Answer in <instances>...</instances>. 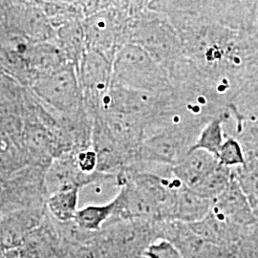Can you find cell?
Here are the masks:
<instances>
[{
    "label": "cell",
    "instance_id": "cell-1",
    "mask_svg": "<svg viewBox=\"0 0 258 258\" xmlns=\"http://www.w3.org/2000/svg\"><path fill=\"white\" fill-rule=\"evenodd\" d=\"M166 17L184 54L214 92L231 103L258 72V42L247 33L188 13Z\"/></svg>",
    "mask_w": 258,
    "mask_h": 258
},
{
    "label": "cell",
    "instance_id": "cell-2",
    "mask_svg": "<svg viewBox=\"0 0 258 258\" xmlns=\"http://www.w3.org/2000/svg\"><path fill=\"white\" fill-rule=\"evenodd\" d=\"M111 83L151 94L174 91L166 68L144 48L131 42L120 46L114 55Z\"/></svg>",
    "mask_w": 258,
    "mask_h": 258
},
{
    "label": "cell",
    "instance_id": "cell-3",
    "mask_svg": "<svg viewBox=\"0 0 258 258\" xmlns=\"http://www.w3.org/2000/svg\"><path fill=\"white\" fill-rule=\"evenodd\" d=\"M150 6L166 15L194 14L249 35L257 15L258 0H150Z\"/></svg>",
    "mask_w": 258,
    "mask_h": 258
},
{
    "label": "cell",
    "instance_id": "cell-4",
    "mask_svg": "<svg viewBox=\"0 0 258 258\" xmlns=\"http://www.w3.org/2000/svg\"><path fill=\"white\" fill-rule=\"evenodd\" d=\"M129 42L144 48L168 70L184 56L179 36L165 14L141 11L134 19Z\"/></svg>",
    "mask_w": 258,
    "mask_h": 258
},
{
    "label": "cell",
    "instance_id": "cell-5",
    "mask_svg": "<svg viewBox=\"0 0 258 258\" xmlns=\"http://www.w3.org/2000/svg\"><path fill=\"white\" fill-rule=\"evenodd\" d=\"M203 127L189 120L166 124L144 139L135 161L176 166L194 148Z\"/></svg>",
    "mask_w": 258,
    "mask_h": 258
},
{
    "label": "cell",
    "instance_id": "cell-6",
    "mask_svg": "<svg viewBox=\"0 0 258 258\" xmlns=\"http://www.w3.org/2000/svg\"><path fill=\"white\" fill-rule=\"evenodd\" d=\"M33 89L40 102L58 114L77 116L87 112L74 65L66 63L37 76Z\"/></svg>",
    "mask_w": 258,
    "mask_h": 258
},
{
    "label": "cell",
    "instance_id": "cell-7",
    "mask_svg": "<svg viewBox=\"0 0 258 258\" xmlns=\"http://www.w3.org/2000/svg\"><path fill=\"white\" fill-rule=\"evenodd\" d=\"M76 151L55 157L47 167L44 175V194L47 197L60 190L84 187L101 182H116L117 177L99 171L91 174L82 172L77 165Z\"/></svg>",
    "mask_w": 258,
    "mask_h": 258
},
{
    "label": "cell",
    "instance_id": "cell-8",
    "mask_svg": "<svg viewBox=\"0 0 258 258\" xmlns=\"http://www.w3.org/2000/svg\"><path fill=\"white\" fill-rule=\"evenodd\" d=\"M160 239L172 243L184 258H236L235 250L204 239L182 222L161 221Z\"/></svg>",
    "mask_w": 258,
    "mask_h": 258
},
{
    "label": "cell",
    "instance_id": "cell-9",
    "mask_svg": "<svg viewBox=\"0 0 258 258\" xmlns=\"http://www.w3.org/2000/svg\"><path fill=\"white\" fill-rule=\"evenodd\" d=\"M212 212L242 231L246 241L250 240L252 228L256 223L255 213L233 174L228 187L213 200Z\"/></svg>",
    "mask_w": 258,
    "mask_h": 258
},
{
    "label": "cell",
    "instance_id": "cell-10",
    "mask_svg": "<svg viewBox=\"0 0 258 258\" xmlns=\"http://www.w3.org/2000/svg\"><path fill=\"white\" fill-rule=\"evenodd\" d=\"M217 157L203 149H190L172 167L173 175L186 187L192 189L218 166Z\"/></svg>",
    "mask_w": 258,
    "mask_h": 258
},
{
    "label": "cell",
    "instance_id": "cell-11",
    "mask_svg": "<svg viewBox=\"0 0 258 258\" xmlns=\"http://www.w3.org/2000/svg\"><path fill=\"white\" fill-rule=\"evenodd\" d=\"M213 201L204 198L183 184L176 189L167 221L190 224L200 221L211 212Z\"/></svg>",
    "mask_w": 258,
    "mask_h": 258
},
{
    "label": "cell",
    "instance_id": "cell-12",
    "mask_svg": "<svg viewBox=\"0 0 258 258\" xmlns=\"http://www.w3.org/2000/svg\"><path fill=\"white\" fill-rule=\"evenodd\" d=\"M81 188L75 187L51 194L46 199L47 212L57 222L74 220L79 211Z\"/></svg>",
    "mask_w": 258,
    "mask_h": 258
},
{
    "label": "cell",
    "instance_id": "cell-13",
    "mask_svg": "<svg viewBox=\"0 0 258 258\" xmlns=\"http://www.w3.org/2000/svg\"><path fill=\"white\" fill-rule=\"evenodd\" d=\"M113 214L112 199L105 204H93L85 206L76 213L74 221L79 227L88 231H101L110 220Z\"/></svg>",
    "mask_w": 258,
    "mask_h": 258
},
{
    "label": "cell",
    "instance_id": "cell-14",
    "mask_svg": "<svg viewBox=\"0 0 258 258\" xmlns=\"http://www.w3.org/2000/svg\"><path fill=\"white\" fill-rule=\"evenodd\" d=\"M227 113L228 111L221 116L213 118L204 125L191 149H203L215 156L217 155V152L226 138L225 121Z\"/></svg>",
    "mask_w": 258,
    "mask_h": 258
},
{
    "label": "cell",
    "instance_id": "cell-15",
    "mask_svg": "<svg viewBox=\"0 0 258 258\" xmlns=\"http://www.w3.org/2000/svg\"><path fill=\"white\" fill-rule=\"evenodd\" d=\"M232 169L220 163L191 190L204 198L214 200L231 183Z\"/></svg>",
    "mask_w": 258,
    "mask_h": 258
},
{
    "label": "cell",
    "instance_id": "cell-16",
    "mask_svg": "<svg viewBox=\"0 0 258 258\" xmlns=\"http://www.w3.org/2000/svg\"><path fill=\"white\" fill-rule=\"evenodd\" d=\"M227 120L234 124L231 137L237 139L246 151L258 150V112L246 117H237L229 112Z\"/></svg>",
    "mask_w": 258,
    "mask_h": 258
},
{
    "label": "cell",
    "instance_id": "cell-17",
    "mask_svg": "<svg viewBox=\"0 0 258 258\" xmlns=\"http://www.w3.org/2000/svg\"><path fill=\"white\" fill-rule=\"evenodd\" d=\"M216 157L221 165L230 168L243 166L246 163L245 149L237 139L231 136H226Z\"/></svg>",
    "mask_w": 258,
    "mask_h": 258
},
{
    "label": "cell",
    "instance_id": "cell-18",
    "mask_svg": "<svg viewBox=\"0 0 258 258\" xmlns=\"http://www.w3.org/2000/svg\"><path fill=\"white\" fill-rule=\"evenodd\" d=\"M145 258H184L175 246L166 239H158L148 247Z\"/></svg>",
    "mask_w": 258,
    "mask_h": 258
},
{
    "label": "cell",
    "instance_id": "cell-19",
    "mask_svg": "<svg viewBox=\"0 0 258 258\" xmlns=\"http://www.w3.org/2000/svg\"><path fill=\"white\" fill-rule=\"evenodd\" d=\"M76 160L80 170L83 173L91 174L97 171L98 159L97 154L92 148L78 151L76 153Z\"/></svg>",
    "mask_w": 258,
    "mask_h": 258
},
{
    "label": "cell",
    "instance_id": "cell-20",
    "mask_svg": "<svg viewBox=\"0 0 258 258\" xmlns=\"http://www.w3.org/2000/svg\"><path fill=\"white\" fill-rule=\"evenodd\" d=\"M255 217H256V223H255V225L252 228L250 241L258 242V212H255Z\"/></svg>",
    "mask_w": 258,
    "mask_h": 258
},
{
    "label": "cell",
    "instance_id": "cell-21",
    "mask_svg": "<svg viewBox=\"0 0 258 258\" xmlns=\"http://www.w3.org/2000/svg\"><path fill=\"white\" fill-rule=\"evenodd\" d=\"M249 35L253 37L258 42V11L256 18H255V21H254V23H253V26H252L251 32H250Z\"/></svg>",
    "mask_w": 258,
    "mask_h": 258
},
{
    "label": "cell",
    "instance_id": "cell-22",
    "mask_svg": "<svg viewBox=\"0 0 258 258\" xmlns=\"http://www.w3.org/2000/svg\"><path fill=\"white\" fill-rule=\"evenodd\" d=\"M0 258H4V257H3V256H2V255H1V254H0Z\"/></svg>",
    "mask_w": 258,
    "mask_h": 258
},
{
    "label": "cell",
    "instance_id": "cell-23",
    "mask_svg": "<svg viewBox=\"0 0 258 258\" xmlns=\"http://www.w3.org/2000/svg\"><path fill=\"white\" fill-rule=\"evenodd\" d=\"M255 151H256V152H257V155H258V150H255Z\"/></svg>",
    "mask_w": 258,
    "mask_h": 258
}]
</instances>
